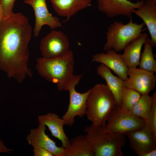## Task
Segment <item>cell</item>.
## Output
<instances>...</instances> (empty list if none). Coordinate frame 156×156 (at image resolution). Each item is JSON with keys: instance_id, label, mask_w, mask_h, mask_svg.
<instances>
[{"instance_id": "7a4b0ae2", "label": "cell", "mask_w": 156, "mask_h": 156, "mask_svg": "<svg viewBox=\"0 0 156 156\" xmlns=\"http://www.w3.org/2000/svg\"><path fill=\"white\" fill-rule=\"evenodd\" d=\"M84 131L92 147L94 156H122V148L126 141V134L112 132L105 126L92 124Z\"/></svg>"}, {"instance_id": "30bf717a", "label": "cell", "mask_w": 156, "mask_h": 156, "mask_svg": "<svg viewBox=\"0 0 156 156\" xmlns=\"http://www.w3.org/2000/svg\"><path fill=\"white\" fill-rule=\"evenodd\" d=\"M24 2L31 6L34 12L35 24L33 31L35 37L39 36L44 25H47L52 30L62 26L60 19L49 12L45 0H25Z\"/></svg>"}, {"instance_id": "6da1fadb", "label": "cell", "mask_w": 156, "mask_h": 156, "mask_svg": "<svg viewBox=\"0 0 156 156\" xmlns=\"http://www.w3.org/2000/svg\"><path fill=\"white\" fill-rule=\"evenodd\" d=\"M32 29L27 18L13 12L0 21V70L21 83L32 73L28 66Z\"/></svg>"}, {"instance_id": "ffe728a7", "label": "cell", "mask_w": 156, "mask_h": 156, "mask_svg": "<svg viewBox=\"0 0 156 156\" xmlns=\"http://www.w3.org/2000/svg\"><path fill=\"white\" fill-rule=\"evenodd\" d=\"M62 156H94V154L86 136L81 135L70 140V145L64 149Z\"/></svg>"}, {"instance_id": "52a82bcc", "label": "cell", "mask_w": 156, "mask_h": 156, "mask_svg": "<svg viewBox=\"0 0 156 156\" xmlns=\"http://www.w3.org/2000/svg\"><path fill=\"white\" fill-rule=\"evenodd\" d=\"M146 125L144 120L133 115L129 111L122 110L116 105L108 117L105 126L112 132L126 134Z\"/></svg>"}, {"instance_id": "603a6c76", "label": "cell", "mask_w": 156, "mask_h": 156, "mask_svg": "<svg viewBox=\"0 0 156 156\" xmlns=\"http://www.w3.org/2000/svg\"><path fill=\"white\" fill-rule=\"evenodd\" d=\"M141 96V95L136 91L123 86L120 96V107L125 111H129Z\"/></svg>"}, {"instance_id": "44dd1931", "label": "cell", "mask_w": 156, "mask_h": 156, "mask_svg": "<svg viewBox=\"0 0 156 156\" xmlns=\"http://www.w3.org/2000/svg\"><path fill=\"white\" fill-rule=\"evenodd\" d=\"M144 49L141 54L139 68L153 73L156 72V61L153 51V46L148 38L144 44Z\"/></svg>"}, {"instance_id": "9a60e30c", "label": "cell", "mask_w": 156, "mask_h": 156, "mask_svg": "<svg viewBox=\"0 0 156 156\" xmlns=\"http://www.w3.org/2000/svg\"><path fill=\"white\" fill-rule=\"evenodd\" d=\"M39 122L47 127L51 135L61 142L62 147L66 149L70 145V140L63 129L64 122L62 118L54 113H49L38 116Z\"/></svg>"}, {"instance_id": "f546056e", "label": "cell", "mask_w": 156, "mask_h": 156, "mask_svg": "<svg viewBox=\"0 0 156 156\" xmlns=\"http://www.w3.org/2000/svg\"><path fill=\"white\" fill-rule=\"evenodd\" d=\"M156 3V0H147Z\"/></svg>"}, {"instance_id": "d4e9b609", "label": "cell", "mask_w": 156, "mask_h": 156, "mask_svg": "<svg viewBox=\"0 0 156 156\" xmlns=\"http://www.w3.org/2000/svg\"><path fill=\"white\" fill-rule=\"evenodd\" d=\"M16 0H1L3 12L4 19L9 18L13 13V9Z\"/></svg>"}, {"instance_id": "2e32d148", "label": "cell", "mask_w": 156, "mask_h": 156, "mask_svg": "<svg viewBox=\"0 0 156 156\" xmlns=\"http://www.w3.org/2000/svg\"><path fill=\"white\" fill-rule=\"evenodd\" d=\"M133 13L143 21L151 36L153 47L156 46V3L145 0L141 7L134 10Z\"/></svg>"}, {"instance_id": "d6986e66", "label": "cell", "mask_w": 156, "mask_h": 156, "mask_svg": "<svg viewBox=\"0 0 156 156\" xmlns=\"http://www.w3.org/2000/svg\"><path fill=\"white\" fill-rule=\"evenodd\" d=\"M98 74L106 81V86L113 94L116 105L120 106L122 90L124 86V80L112 73L111 70L101 64L97 68Z\"/></svg>"}, {"instance_id": "4316f807", "label": "cell", "mask_w": 156, "mask_h": 156, "mask_svg": "<svg viewBox=\"0 0 156 156\" xmlns=\"http://www.w3.org/2000/svg\"><path fill=\"white\" fill-rule=\"evenodd\" d=\"M13 150L7 147L0 137V153H10Z\"/></svg>"}, {"instance_id": "3957f363", "label": "cell", "mask_w": 156, "mask_h": 156, "mask_svg": "<svg viewBox=\"0 0 156 156\" xmlns=\"http://www.w3.org/2000/svg\"><path fill=\"white\" fill-rule=\"evenodd\" d=\"M36 69L39 75L48 81L55 84L59 91L64 90L69 80L74 75V60L72 51L53 59L38 58Z\"/></svg>"}, {"instance_id": "ba28073f", "label": "cell", "mask_w": 156, "mask_h": 156, "mask_svg": "<svg viewBox=\"0 0 156 156\" xmlns=\"http://www.w3.org/2000/svg\"><path fill=\"white\" fill-rule=\"evenodd\" d=\"M69 40L62 31L54 29L41 40L40 49L42 57L53 59L61 57L70 50Z\"/></svg>"}, {"instance_id": "e0dca14e", "label": "cell", "mask_w": 156, "mask_h": 156, "mask_svg": "<svg viewBox=\"0 0 156 156\" xmlns=\"http://www.w3.org/2000/svg\"><path fill=\"white\" fill-rule=\"evenodd\" d=\"M55 11L68 20L79 11L91 5L92 0H50Z\"/></svg>"}, {"instance_id": "7402d4cb", "label": "cell", "mask_w": 156, "mask_h": 156, "mask_svg": "<svg viewBox=\"0 0 156 156\" xmlns=\"http://www.w3.org/2000/svg\"><path fill=\"white\" fill-rule=\"evenodd\" d=\"M152 96L149 94L141 95L138 100L129 111L133 115L141 118L146 122L153 104Z\"/></svg>"}, {"instance_id": "277c9868", "label": "cell", "mask_w": 156, "mask_h": 156, "mask_svg": "<svg viewBox=\"0 0 156 156\" xmlns=\"http://www.w3.org/2000/svg\"><path fill=\"white\" fill-rule=\"evenodd\" d=\"M116 105L114 97L106 85L98 83L90 89L86 115L92 124L105 126Z\"/></svg>"}, {"instance_id": "5bb4252c", "label": "cell", "mask_w": 156, "mask_h": 156, "mask_svg": "<svg viewBox=\"0 0 156 156\" xmlns=\"http://www.w3.org/2000/svg\"><path fill=\"white\" fill-rule=\"evenodd\" d=\"M92 58L94 61L106 66L124 81L127 79L129 68L123 60L121 54L111 49L106 53H96Z\"/></svg>"}, {"instance_id": "cb8c5ba5", "label": "cell", "mask_w": 156, "mask_h": 156, "mask_svg": "<svg viewBox=\"0 0 156 156\" xmlns=\"http://www.w3.org/2000/svg\"><path fill=\"white\" fill-rule=\"evenodd\" d=\"M153 104L146 121V125L156 140V92L152 96Z\"/></svg>"}, {"instance_id": "484cf974", "label": "cell", "mask_w": 156, "mask_h": 156, "mask_svg": "<svg viewBox=\"0 0 156 156\" xmlns=\"http://www.w3.org/2000/svg\"><path fill=\"white\" fill-rule=\"evenodd\" d=\"M32 147L35 156H53L51 152L41 146H34Z\"/></svg>"}, {"instance_id": "4fadbf2b", "label": "cell", "mask_w": 156, "mask_h": 156, "mask_svg": "<svg viewBox=\"0 0 156 156\" xmlns=\"http://www.w3.org/2000/svg\"><path fill=\"white\" fill-rule=\"evenodd\" d=\"M46 127L44 124L39 122L37 127L30 130L26 137L27 141L32 146H40L49 151L53 156H62L65 148L57 146L55 142L46 134Z\"/></svg>"}, {"instance_id": "83f0119b", "label": "cell", "mask_w": 156, "mask_h": 156, "mask_svg": "<svg viewBox=\"0 0 156 156\" xmlns=\"http://www.w3.org/2000/svg\"><path fill=\"white\" fill-rule=\"evenodd\" d=\"M156 149H154L145 151L140 156H156Z\"/></svg>"}, {"instance_id": "5b68a950", "label": "cell", "mask_w": 156, "mask_h": 156, "mask_svg": "<svg viewBox=\"0 0 156 156\" xmlns=\"http://www.w3.org/2000/svg\"><path fill=\"white\" fill-rule=\"evenodd\" d=\"M144 23H134L131 17L129 22L124 24L115 21L107 27L106 42L103 49L105 51L113 49L116 52L123 50L132 41L138 37L145 29Z\"/></svg>"}, {"instance_id": "7c38bea8", "label": "cell", "mask_w": 156, "mask_h": 156, "mask_svg": "<svg viewBox=\"0 0 156 156\" xmlns=\"http://www.w3.org/2000/svg\"><path fill=\"white\" fill-rule=\"evenodd\" d=\"M130 146L139 156L147 151L156 149V140L146 125L126 134Z\"/></svg>"}, {"instance_id": "ac0fdd59", "label": "cell", "mask_w": 156, "mask_h": 156, "mask_svg": "<svg viewBox=\"0 0 156 156\" xmlns=\"http://www.w3.org/2000/svg\"><path fill=\"white\" fill-rule=\"evenodd\" d=\"M148 37L147 33H142L123 49L121 56L129 68H135L139 66L142 47Z\"/></svg>"}, {"instance_id": "8fae6325", "label": "cell", "mask_w": 156, "mask_h": 156, "mask_svg": "<svg viewBox=\"0 0 156 156\" xmlns=\"http://www.w3.org/2000/svg\"><path fill=\"white\" fill-rule=\"evenodd\" d=\"M144 1L133 3L129 0H97V7L109 18L122 15L130 18L133 11L140 8Z\"/></svg>"}, {"instance_id": "f1b7e54d", "label": "cell", "mask_w": 156, "mask_h": 156, "mask_svg": "<svg viewBox=\"0 0 156 156\" xmlns=\"http://www.w3.org/2000/svg\"><path fill=\"white\" fill-rule=\"evenodd\" d=\"M4 18L3 12L2 7L0 0V21H1Z\"/></svg>"}, {"instance_id": "8992f818", "label": "cell", "mask_w": 156, "mask_h": 156, "mask_svg": "<svg viewBox=\"0 0 156 156\" xmlns=\"http://www.w3.org/2000/svg\"><path fill=\"white\" fill-rule=\"evenodd\" d=\"M82 75H73L65 85L64 90L69 92V103L67 110L62 118L65 125H71L75 122V117L82 118L86 115L87 101L90 89L83 93H79L75 89Z\"/></svg>"}, {"instance_id": "9c48e42d", "label": "cell", "mask_w": 156, "mask_h": 156, "mask_svg": "<svg viewBox=\"0 0 156 156\" xmlns=\"http://www.w3.org/2000/svg\"><path fill=\"white\" fill-rule=\"evenodd\" d=\"M128 77L124 81V86L133 89L141 95L149 94L156 84L154 73L140 68H129Z\"/></svg>"}]
</instances>
